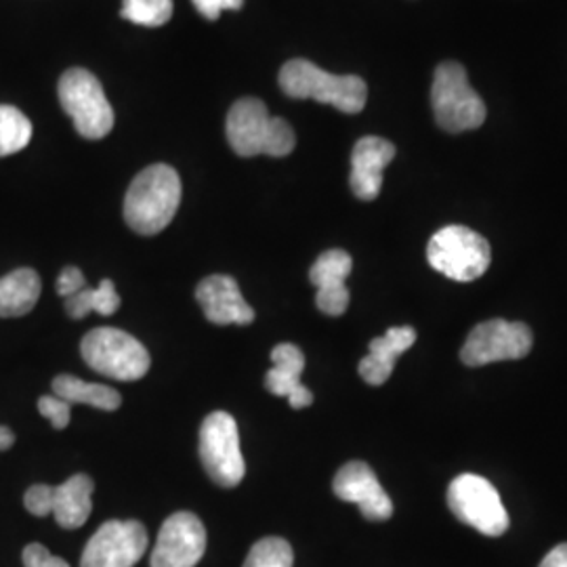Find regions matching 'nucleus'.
<instances>
[{"label":"nucleus","instance_id":"nucleus-23","mask_svg":"<svg viewBox=\"0 0 567 567\" xmlns=\"http://www.w3.org/2000/svg\"><path fill=\"white\" fill-rule=\"evenodd\" d=\"M32 140V122L13 105H0V158L21 152Z\"/></svg>","mask_w":567,"mask_h":567},{"label":"nucleus","instance_id":"nucleus-21","mask_svg":"<svg viewBox=\"0 0 567 567\" xmlns=\"http://www.w3.org/2000/svg\"><path fill=\"white\" fill-rule=\"evenodd\" d=\"M53 395L70 404L93 405L105 412L118 410L122 402L121 393L116 389L100 383H86L72 374H60L53 381Z\"/></svg>","mask_w":567,"mask_h":567},{"label":"nucleus","instance_id":"nucleus-22","mask_svg":"<svg viewBox=\"0 0 567 567\" xmlns=\"http://www.w3.org/2000/svg\"><path fill=\"white\" fill-rule=\"evenodd\" d=\"M121 307V297L112 280H102L97 288H82L81 292L65 299V311L72 320H82L86 313L112 316Z\"/></svg>","mask_w":567,"mask_h":567},{"label":"nucleus","instance_id":"nucleus-19","mask_svg":"<svg viewBox=\"0 0 567 567\" xmlns=\"http://www.w3.org/2000/svg\"><path fill=\"white\" fill-rule=\"evenodd\" d=\"M93 489L95 484L89 475L79 473L63 482L61 486L53 487V517L61 527L76 529L84 526L93 511Z\"/></svg>","mask_w":567,"mask_h":567},{"label":"nucleus","instance_id":"nucleus-11","mask_svg":"<svg viewBox=\"0 0 567 567\" xmlns=\"http://www.w3.org/2000/svg\"><path fill=\"white\" fill-rule=\"evenodd\" d=\"M147 550V532L140 522H105L82 550L81 567H133Z\"/></svg>","mask_w":567,"mask_h":567},{"label":"nucleus","instance_id":"nucleus-25","mask_svg":"<svg viewBox=\"0 0 567 567\" xmlns=\"http://www.w3.org/2000/svg\"><path fill=\"white\" fill-rule=\"evenodd\" d=\"M292 564H295L292 547L284 538L269 536L255 543L243 567H292Z\"/></svg>","mask_w":567,"mask_h":567},{"label":"nucleus","instance_id":"nucleus-5","mask_svg":"<svg viewBox=\"0 0 567 567\" xmlns=\"http://www.w3.org/2000/svg\"><path fill=\"white\" fill-rule=\"evenodd\" d=\"M81 353L89 368L114 381H140L152 365L143 343L128 332L107 326L84 334Z\"/></svg>","mask_w":567,"mask_h":567},{"label":"nucleus","instance_id":"nucleus-20","mask_svg":"<svg viewBox=\"0 0 567 567\" xmlns=\"http://www.w3.org/2000/svg\"><path fill=\"white\" fill-rule=\"evenodd\" d=\"M39 274L30 267H20L0 278V318H21L34 309L41 299Z\"/></svg>","mask_w":567,"mask_h":567},{"label":"nucleus","instance_id":"nucleus-28","mask_svg":"<svg viewBox=\"0 0 567 567\" xmlns=\"http://www.w3.org/2000/svg\"><path fill=\"white\" fill-rule=\"evenodd\" d=\"M23 566L25 567H70L65 559L49 553V548L32 543L23 548Z\"/></svg>","mask_w":567,"mask_h":567},{"label":"nucleus","instance_id":"nucleus-6","mask_svg":"<svg viewBox=\"0 0 567 567\" xmlns=\"http://www.w3.org/2000/svg\"><path fill=\"white\" fill-rule=\"evenodd\" d=\"M429 265L456 282L482 278L492 264V250L484 236L465 225H447L433 234L426 246Z\"/></svg>","mask_w":567,"mask_h":567},{"label":"nucleus","instance_id":"nucleus-13","mask_svg":"<svg viewBox=\"0 0 567 567\" xmlns=\"http://www.w3.org/2000/svg\"><path fill=\"white\" fill-rule=\"evenodd\" d=\"M332 489L344 503L358 505L368 522H386L393 515L391 498L379 484L374 471L362 461L341 466Z\"/></svg>","mask_w":567,"mask_h":567},{"label":"nucleus","instance_id":"nucleus-31","mask_svg":"<svg viewBox=\"0 0 567 567\" xmlns=\"http://www.w3.org/2000/svg\"><path fill=\"white\" fill-rule=\"evenodd\" d=\"M540 567H567V543L553 548L543 559Z\"/></svg>","mask_w":567,"mask_h":567},{"label":"nucleus","instance_id":"nucleus-18","mask_svg":"<svg viewBox=\"0 0 567 567\" xmlns=\"http://www.w3.org/2000/svg\"><path fill=\"white\" fill-rule=\"evenodd\" d=\"M414 343L416 330L412 326L389 328L383 337L370 343V353L360 362V377L368 385H383L389 381L398 358Z\"/></svg>","mask_w":567,"mask_h":567},{"label":"nucleus","instance_id":"nucleus-1","mask_svg":"<svg viewBox=\"0 0 567 567\" xmlns=\"http://www.w3.org/2000/svg\"><path fill=\"white\" fill-rule=\"evenodd\" d=\"M182 204V179L168 164H152L133 179L124 196V219L142 236L166 229Z\"/></svg>","mask_w":567,"mask_h":567},{"label":"nucleus","instance_id":"nucleus-32","mask_svg":"<svg viewBox=\"0 0 567 567\" xmlns=\"http://www.w3.org/2000/svg\"><path fill=\"white\" fill-rule=\"evenodd\" d=\"M16 444V433L9 426L0 425V450H9Z\"/></svg>","mask_w":567,"mask_h":567},{"label":"nucleus","instance_id":"nucleus-9","mask_svg":"<svg viewBox=\"0 0 567 567\" xmlns=\"http://www.w3.org/2000/svg\"><path fill=\"white\" fill-rule=\"evenodd\" d=\"M200 461L208 477L221 487H236L244 480L246 463L238 423L227 412H213L200 426Z\"/></svg>","mask_w":567,"mask_h":567},{"label":"nucleus","instance_id":"nucleus-27","mask_svg":"<svg viewBox=\"0 0 567 567\" xmlns=\"http://www.w3.org/2000/svg\"><path fill=\"white\" fill-rule=\"evenodd\" d=\"M25 508L37 515V517H47L53 513V487L37 484L30 487L23 496Z\"/></svg>","mask_w":567,"mask_h":567},{"label":"nucleus","instance_id":"nucleus-3","mask_svg":"<svg viewBox=\"0 0 567 567\" xmlns=\"http://www.w3.org/2000/svg\"><path fill=\"white\" fill-rule=\"evenodd\" d=\"M280 89L292 100L326 103L344 114H360L368 100V86L360 76H337L307 60L284 63Z\"/></svg>","mask_w":567,"mask_h":567},{"label":"nucleus","instance_id":"nucleus-12","mask_svg":"<svg viewBox=\"0 0 567 567\" xmlns=\"http://www.w3.org/2000/svg\"><path fill=\"white\" fill-rule=\"evenodd\" d=\"M206 550V529L198 515L179 511L171 515L158 534L152 567H196Z\"/></svg>","mask_w":567,"mask_h":567},{"label":"nucleus","instance_id":"nucleus-15","mask_svg":"<svg viewBox=\"0 0 567 567\" xmlns=\"http://www.w3.org/2000/svg\"><path fill=\"white\" fill-rule=\"evenodd\" d=\"M393 158V143L383 137H362L351 154V192L364 203L377 200L383 189V173Z\"/></svg>","mask_w":567,"mask_h":567},{"label":"nucleus","instance_id":"nucleus-7","mask_svg":"<svg viewBox=\"0 0 567 567\" xmlns=\"http://www.w3.org/2000/svg\"><path fill=\"white\" fill-rule=\"evenodd\" d=\"M61 107L84 140H103L114 128V110L102 82L89 70L72 68L58 84Z\"/></svg>","mask_w":567,"mask_h":567},{"label":"nucleus","instance_id":"nucleus-4","mask_svg":"<svg viewBox=\"0 0 567 567\" xmlns=\"http://www.w3.org/2000/svg\"><path fill=\"white\" fill-rule=\"evenodd\" d=\"M431 105L435 121L446 133H465L486 122V103L471 86L465 68L458 61L437 65L431 86Z\"/></svg>","mask_w":567,"mask_h":567},{"label":"nucleus","instance_id":"nucleus-16","mask_svg":"<svg viewBox=\"0 0 567 567\" xmlns=\"http://www.w3.org/2000/svg\"><path fill=\"white\" fill-rule=\"evenodd\" d=\"M353 269V259L341 248L326 250L311 265L309 280L318 286L316 305L326 316H343L349 307V290L344 280Z\"/></svg>","mask_w":567,"mask_h":567},{"label":"nucleus","instance_id":"nucleus-30","mask_svg":"<svg viewBox=\"0 0 567 567\" xmlns=\"http://www.w3.org/2000/svg\"><path fill=\"white\" fill-rule=\"evenodd\" d=\"M194 7L203 13L206 20L217 21L221 11H238L243 9L244 0H192Z\"/></svg>","mask_w":567,"mask_h":567},{"label":"nucleus","instance_id":"nucleus-10","mask_svg":"<svg viewBox=\"0 0 567 567\" xmlns=\"http://www.w3.org/2000/svg\"><path fill=\"white\" fill-rule=\"evenodd\" d=\"M534 344V334L524 322L487 320L475 326L461 349V360L471 368L522 360Z\"/></svg>","mask_w":567,"mask_h":567},{"label":"nucleus","instance_id":"nucleus-8","mask_svg":"<svg viewBox=\"0 0 567 567\" xmlns=\"http://www.w3.org/2000/svg\"><path fill=\"white\" fill-rule=\"evenodd\" d=\"M447 505L466 526L486 536H503L508 529V513L496 487L486 477L463 473L447 487Z\"/></svg>","mask_w":567,"mask_h":567},{"label":"nucleus","instance_id":"nucleus-14","mask_svg":"<svg viewBox=\"0 0 567 567\" xmlns=\"http://www.w3.org/2000/svg\"><path fill=\"white\" fill-rule=\"evenodd\" d=\"M196 299L213 324L248 326L255 320V309L244 301L240 286L231 276L215 274L204 278L196 288Z\"/></svg>","mask_w":567,"mask_h":567},{"label":"nucleus","instance_id":"nucleus-2","mask_svg":"<svg viewBox=\"0 0 567 567\" xmlns=\"http://www.w3.org/2000/svg\"><path fill=\"white\" fill-rule=\"evenodd\" d=\"M225 133L231 150L243 158H284L297 145L292 126L284 118H271L267 105L255 97H246L231 105L225 121Z\"/></svg>","mask_w":567,"mask_h":567},{"label":"nucleus","instance_id":"nucleus-17","mask_svg":"<svg viewBox=\"0 0 567 567\" xmlns=\"http://www.w3.org/2000/svg\"><path fill=\"white\" fill-rule=\"evenodd\" d=\"M271 370L265 377V386L269 393L288 398L295 410L307 408L313 402V393L301 383L305 370L303 351L292 343H282L271 351Z\"/></svg>","mask_w":567,"mask_h":567},{"label":"nucleus","instance_id":"nucleus-24","mask_svg":"<svg viewBox=\"0 0 567 567\" xmlns=\"http://www.w3.org/2000/svg\"><path fill=\"white\" fill-rule=\"evenodd\" d=\"M122 18L145 28H161L173 18V0H122Z\"/></svg>","mask_w":567,"mask_h":567},{"label":"nucleus","instance_id":"nucleus-29","mask_svg":"<svg viewBox=\"0 0 567 567\" xmlns=\"http://www.w3.org/2000/svg\"><path fill=\"white\" fill-rule=\"evenodd\" d=\"M84 286H86V280H84L81 269L79 267H65L61 271L60 278H58V295L68 299V297L81 292Z\"/></svg>","mask_w":567,"mask_h":567},{"label":"nucleus","instance_id":"nucleus-26","mask_svg":"<svg viewBox=\"0 0 567 567\" xmlns=\"http://www.w3.org/2000/svg\"><path fill=\"white\" fill-rule=\"evenodd\" d=\"M70 410H72V404L61 400L58 395H44L39 400V412L44 419H49L51 425L55 426L58 431L65 429L70 423Z\"/></svg>","mask_w":567,"mask_h":567}]
</instances>
